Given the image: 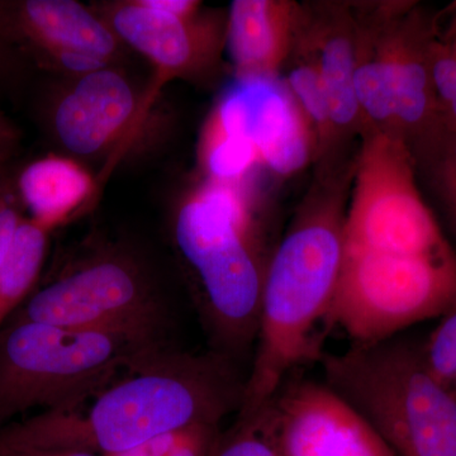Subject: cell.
<instances>
[{
    "instance_id": "obj_11",
    "label": "cell",
    "mask_w": 456,
    "mask_h": 456,
    "mask_svg": "<svg viewBox=\"0 0 456 456\" xmlns=\"http://www.w3.org/2000/svg\"><path fill=\"white\" fill-rule=\"evenodd\" d=\"M209 122L231 136L248 141L260 163L279 175L302 169L311 155L307 117L287 84L274 75L236 77L224 90Z\"/></svg>"
},
{
    "instance_id": "obj_8",
    "label": "cell",
    "mask_w": 456,
    "mask_h": 456,
    "mask_svg": "<svg viewBox=\"0 0 456 456\" xmlns=\"http://www.w3.org/2000/svg\"><path fill=\"white\" fill-rule=\"evenodd\" d=\"M151 106L121 70L107 66L51 90L40 114L65 151L97 159L121 152L131 143Z\"/></svg>"
},
{
    "instance_id": "obj_16",
    "label": "cell",
    "mask_w": 456,
    "mask_h": 456,
    "mask_svg": "<svg viewBox=\"0 0 456 456\" xmlns=\"http://www.w3.org/2000/svg\"><path fill=\"white\" fill-rule=\"evenodd\" d=\"M51 232L25 217L0 265V327L23 305L44 268Z\"/></svg>"
},
{
    "instance_id": "obj_19",
    "label": "cell",
    "mask_w": 456,
    "mask_h": 456,
    "mask_svg": "<svg viewBox=\"0 0 456 456\" xmlns=\"http://www.w3.org/2000/svg\"><path fill=\"white\" fill-rule=\"evenodd\" d=\"M198 159L211 182L237 185L260 163L256 150L248 141L231 136L207 119Z\"/></svg>"
},
{
    "instance_id": "obj_6",
    "label": "cell",
    "mask_w": 456,
    "mask_h": 456,
    "mask_svg": "<svg viewBox=\"0 0 456 456\" xmlns=\"http://www.w3.org/2000/svg\"><path fill=\"white\" fill-rule=\"evenodd\" d=\"M325 383L395 456H456V395L431 374L421 340L401 332L323 354Z\"/></svg>"
},
{
    "instance_id": "obj_26",
    "label": "cell",
    "mask_w": 456,
    "mask_h": 456,
    "mask_svg": "<svg viewBox=\"0 0 456 456\" xmlns=\"http://www.w3.org/2000/svg\"><path fill=\"white\" fill-rule=\"evenodd\" d=\"M27 65L26 60L0 37V88L18 82Z\"/></svg>"
},
{
    "instance_id": "obj_18",
    "label": "cell",
    "mask_w": 456,
    "mask_h": 456,
    "mask_svg": "<svg viewBox=\"0 0 456 456\" xmlns=\"http://www.w3.org/2000/svg\"><path fill=\"white\" fill-rule=\"evenodd\" d=\"M421 173L456 237V132L440 123L408 143Z\"/></svg>"
},
{
    "instance_id": "obj_4",
    "label": "cell",
    "mask_w": 456,
    "mask_h": 456,
    "mask_svg": "<svg viewBox=\"0 0 456 456\" xmlns=\"http://www.w3.org/2000/svg\"><path fill=\"white\" fill-rule=\"evenodd\" d=\"M173 233L211 350L253 359L273 254L241 191L207 180L180 204Z\"/></svg>"
},
{
    "instance_id": "obj_12",
    "label": "cell",
    "mask_w": 456,
    "mask_h": 456,
    "mask_svg": "<svg viewBox=\"0 0 456 456\" xmlns=\"http://www.w3.org/2000/svg\"><path fill=\"white\" fill-rule=\"evenodd\" d=\"M122 44L149 59L155 79L146 90L154 103L159 90L174 79H193L212 66L222 44L221 33L200 14L171 16L143 0L108 2L92 7Z\"/></svg>"
},
{
    "instance_id": "obj_9",
    "label": "cell",
    "mask_w": 456,
    "mask_h": 456,
    "mask_svg": "<svg viewBox=\"0 0 456 456\" xmlns=\"http://www.w3.org/2000/svg\"><path fill=\"white\" fill-rule=\"evenodd\" d=\"M0 37L44 70L79 77L113 66L122 42L74 0H0Z\"/></svg>"
},
{
    "instance_id": "obj_29",
    "label": "cell",
    "mask_w": 456,
    "mask_h": 456,
    "mask_svg": "<svg viewBox=\"0 0 456 456\" xmlns=\"http://www.w3.org/2000/svg\"><path fill=\"white\" fill-rule=\"evenodd\" d=\"M446 40L452 42V46L456 49V12L454 13V18H452V23H450L449 31L446 32V35L444 36Z\"/></svg>"
},
{
    "instance_id": "obj_25",
    "label": "cell",
    "mask_w": 456,
    "mask_h": 456,
    "mask_svg": "<svg viewBox=\"0 0 456 456\" xmlns=\"http://www.w3.org/2000/svg\"><path fill=\"white\" fill-rule=\"evenodd\" d=\"M26 213L14 185V169L11 167L0 169V265L11 250L20 222Z\"/></svg>"
},
{
    "instance_id": "obj_27",
    "label": "cell",
    "mask_w": 456,
    "mask_h": 456,
    "mask_svg": "<svg viewBox=\"0 0 456 456\" xmlns=\"http://www.w3.org/2000/svg\"><path fill=\"white\" fill-rule=\"evenodd\" d=\"M20 134L5 114L0 110V169L7 167L12 156L16 154Z\"/></svg>"
},
{
    "instance_id": "obj_3",
    "label": "cell",
    "mask_w": 456,
    "mask_h": 456,
    "mask_svg": "<svg viewBox=\"0 0 456 456\" xmlns=\"http://www.w3.org/2000/svg\"><path fill=\"white\" fill-rule=\"evenodd\" d=\"M345 215L307 209L278 242L266 270L259 331L237 417L265 406L287 378L321 362L323 335L340 275Z\"/></svg>"
},
{
    "instance_id": "obj_14",
    "label": "cell",
    "mask_w": 456,
    "mask_h": 456,
    "mask_svg": "<svg viewBox=\"0 0 456 456\" xmlns=\"http://www.w3.org/2000/svg\"><path fill=\"white\" fill-rule=\"evenodd\" d=\"M17 196L26 217L50 232L90 202L97 180L79 161L49 154L14 170Z\"/></svg>"
},
{
    "instance_id": "obj_15",
    "label": "cell",
    "mask_w": 456,
    "mask_h": 456,
    "mask_svg": "<svg viewBox=\"0 0 456 456\" xmlns=\"http://www.w3.org/2000/svg\"><path fill=\"white\" fill-rule=\"evenodd\" d=\"M290 5L272 0H235L226 44L237 77L274 75L289 46Z\"/></svg>"
},
{
    "instance_id": "obj_23",
    "label": "cell",
    "mask_w": 456,
    "mask_h": 456,
    "mask_svg": "<svg viewBox=\"0 0 456 456\" xmlns=\"http://www.w3.org/2000/svg\"><path fill=\"white\" fill-rule=\"evenodd\" d=\"M431 77L441 123L456 132V49L437 27L431 47Z\"/></svg>"
},
{
    "instance_id": "obj_13",
    "label": "cell",
    "mask_w": 456,
    "mask_h": 456,
    "mask_svg": "<svg viewBox=\"0 0 456 456\" xmlns=\"http://www.w3.org/2000/svg\"><path fill=\"white\" fill-rule=\"evenodd\" d=\"M424 27L416 16L408 18L388 41V50L356 64V101L360 114L395 134L397 118L408 90L415 82L424 53Z\"/></svg>"
},
{
    "instance_id": "obj_20",
    "label": "cell",
    "mask_w": 456,
    "mask_h": 456,
    "mask_svg": "<svg viewBox=\"0 0 456 456\" xmlns=\"http://www.w3.org/2000/svg\"><path fill=\"white\" fill-rule=\"evenodd\" d=\"M222 432L221 425L189 426L113 456H211Z\"/></svg>"
},
{
    "instance_id": "obj_21",
    "label": "cell",
    "mask_w": 456,
    "mask_h": 456,
    "mask_svg": "<svg viewBox=\"0 0 456 456\" xmlns=\"http://www.w3.org/2000/svg\"><path fill=\"white\" fill-rule=\"evenodd\" d=\"M422 355L431 374L456 395V305L437 318L421 340Z\"/></svg>"
},
{
    "instance_id": "obj_17",
    "label": "cell",
    "mask_w": 456,
    "mask_h": 456,
    "mask_svg": "<svg viewBox=\"0 0 456 456\" xmlns=\"http://www.w3.org/2000/svg\"><path fill=\"white\" fill-rule=\"evenodd\" d=\"M314 61L325 86L332 126L350 127L360 116L354 84L358 64L355 42L346 33L331 32L321 41Z\"/></svg>"
},
{
    "instance_id": "obj_1",
    "label": "cell",
    "mask_w": 456,
    "mask_h": 456,
    "mask_svg": "<svg viewBox=\"0 0 456 456\" xmlns=\"http://www.w3.org/2000/svg\"><path fill=\"white\" fill-rule=\"evenodd\" d=\"M456 305V253L421 196L410 149L368 140L345 213L329 330L351 344L383 340Z\"/></svg>"
},
{
    "instance_id": "obj_28",
    "label": "cell",
    "mask_w": 456,
    "mask_h": 456,
    "mask_svg": "<svg viewBox=\"0 0 456 456\" xmlns=\"http://www.w3.org/2000/svg\"><path fill=\"white\" fill-rule=\"evenodd\" d=\"M0 456H103L74 450H0Z\"/></svg>"
},
{
    "instance_id": "obj_2",
    "label": "cell",
    "mask_w": 456,
    "mask_h": 456,
    "mask_svg": "<svg viewBox=\"0 0 456 456\" xmlns=\"http://www.w3.org/2000/svg\"><path fill=\"white\" fill-rule=\"evenodd\" d=\"M248 371L217 351L141 356L88 407L44 412L0 430V450H74L113 456L193 425H221L239 413Z\"/></svg>"
},
{
    "instance_id": "obj_24",
    "label": "cell",
    "mask_w": 456,
    "mask_h": 456,
    "mask_svg": "<svg viewBox=\"0 0 456 456\" xmlns=\"http://www.w3.org/2000/svg\"><path fill=\"white\" fill-rule=\"evenodd\" d=\"M211 456H281L277 446L255 416L237 417L235 424L222 432Z\"/></svg>"
},
{
    "instance_id": "obj_7",
    "label": "cell",
    "mask_w": 456,
    "mask_h": 456,
    "mask_svg": "<svg viewBox=\"0 0 456 456\" xmlns=\"http://www.w3.org/2000/svg\"><path fill=\"white\" fill-rule=\"evenodd\" d=\"M164 301L145 263L122 246H103L69 264L31 294L8 322L164 330Z\"/></svg>"
},
{
    "instance_id": "obj_5",
    "label": "cell",
    "mask_w": 456,
    "mask_h": 456,
    "mask_svg": "<svg viewBox=\"0 0 456 456\" xmlns=\"http://www.w3.org/2000/svg\"><path fill=\"white\" fill-rule=\"evenodd\" d=\"M167 345L164 330L8 322L0 327V426L32 408L69 412L141 356Z\"/></svg>"
},
{
    "instance_id": "obj_22",
    "label": "cell",
    "mask_w": 456,
    "mask_h": 456,
    "mask_svg": "<svg viewBox=\"0 0 456 456\" xmlns=\"http://www.w3.org/2000/svg\"><path fill=\"white\" fill-rule=\"evenodd\" d=\"M287 86L303 113L316 126L318 132L329 134L334 128L330 116L329 101L316 61L299 64L289 71Z\"/></svg>"
},
{
    "instance_id": "obj_10",
    "label": "cell",
    "mask_w": 456,
    "mask_h": 456,
    "mask_svg": "<svg viewBox=\"0 0 456 456\" xmlns=\"http://www.w3.org/2000/svg\"><path fill=\"white\" fill-rule=\"evenodd\" d=\"M251 416L281 456H395L373 428L326 383L292 374Z\"/></svg>"
}]
</instances>
